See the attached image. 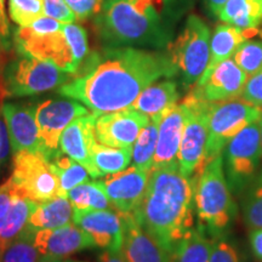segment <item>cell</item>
I'll return each mask as SVG.
<instances>
[{
	"instance_id": "19",
	"label": "cell",
	"mask_w": 262,
	"mask_h": 262,
	"mask_svg": "<svg viewBox=\"0 0 262 262\" xmlns=\"http://www.w3.org/2000/svg\"><path fill=\"white\" fill-rule=\"evenodd\" d=\"M35 245L41 256L56 258H64L85 249L95 248L90 235L74 222L62 227L37 231Z\"/></svg>"
},
{
	"instance_id": "27",
	"label": "cell",
	"mask_w": 262,
	"mask_h": 262,
	"mask_svg": "<svg viewBox=\"0 0 262 262\" xmlns=\"http://www.w3.org/2000/svg\"><path fill=\"white\" fill-rule=\"evenodd\" d=\"M91 159L96 169L98 178L119 172L130 165L133 159V147L130 148H117L95 142L91 152Z\"/></svg>"
},
{
	"instance_id": "38",
	"label": "cell",
	"mask_w": 262,
	"mask_h": 262,
	"mask_svg": "<svg viewBox=\"0 0 262 262\" xmlns=\"http://www.w3.org/2000/svg\"><path fill=\"white\" fill-rule=\"evenodd\" d=\"M209 262H239L237 249L225 238H216Z\"/></svg>"
},
{
	"instance_id": "20",
	"label": "cell",
	"mask_w": 262,
	"mask_h": 262,
	"mask_svg": "<svg viewBox=\"0 0 262 262\" xmlns=\"http://www.w3.org/2000/svg\"><path fill=\"white\" fill-rule=\"evenodd\" d=\"M122 253L127 262H173V256L139 225L133 214H122Z\"/></svg>"
},
{
	"instance_id": "8",
	"label": "cell",
	"mask_w": 262,
	"mask_h": 262,
	"mask_svg": "<svg viewBox=\"0 0 262 262\" xmlns=\"http://www.w3.org/2000/svg\"><path fill=\"white\" fill-rule=\"evenodd\" d=\"M71 75L51 62L19 55L9 62L4 71L5 96H32L56 89L70 81Z\"/></svg>"
},
{
	"instance_id": "33",
	"label": "cell",
	"mask_w": 262,
	"mask_h": 262,
	"mask_svg": "<svg viewBox=\"0 0 262 262\" xmlns=\"http://www.w3.org/2000/svg\"><path fill=\"white\" fill-rule=\"evenodd\" d=\"M243 216L249 228H262V168L247 189L243 202Z\"/></svg>"
},
{
	"instance_id": "48",
	"label": "cell",
	"mask_w": 262,
	"mask_h": 262,
	"mask_svg": "<svg viewBox=\"0 0 262 262\" xmlns=\"http://www.w3.org/2000/svg\"><path fill=\"white\" fill-rule=\"evenodd\" d=\"M66 262H79V261H66Z\"/></svg>"
},
{
	"instance_id": "31",
	"label": "cell",
	"mask_w": 262,
	"mask_h": 262,
	"mask_svg": "<svg viewBox=\"0 0 262 262\" xmlns=\"http://www.w3.org/2000/svg\"><path fill=\"white\" fill-rule=\"evenodd\" d=\"M160 119H150L146 127H143L133 146V165L142 170L153 168L157 142H158V130Z\"/></svg>"
},
{
	"instance_id": "30",
	"label": "cell",
	"mask_w": 262,
	"mask_h": 262,
	"mask_svg": "<svg viewBox=\"0 0 262 262\" xmlns=\"http://www.w3.org/2000/svg\"><path fill=\"white\" fill-rule=\"evenodd\" d=\"M67 198L78 210H106L113 208L98 181H86L75 186L67 193Z\"/></svg>"
},
{
	"instance_id": "47",
	"label": "cell",
	"mask_w": 262,
	"mask_h": 262,
	"mask_svg": "<svg viewBox=\"0 0 262 262\" xmlns=\"http://www.w3.org/2000/svg\"><path fill=\"white\" fill-rule=\"evenodd\" d=\"M258 126H260V136H261V148H262V113L260 116V119H258Z\"/></svg>"
},
{
	"instance_id": "29",
	"label": "cell",
	"mask_w": 262,
	"mask_h": 262,
	"mask_svg": "<svg viewBox=\"0 0 262 262\" xmlns=\"http://www.w3.org/2000/svg\"><path fill=\"white\" fill-rule=\"evenodd\" d=\"M52 166L58 178V195L67 196V193L80 183L89 181L91 178L89 171L84 168L77 160L72 159L71 157L58 152L51 159Z\"/></svg>"
},
{
	"instance_id": "39",
	"label": "cell",
	"mask_w": 262,
	"mask_h": 262,
	"mask_svg": "<svg viewBox=\"0 0 262 262\" xmlns=\"http://www.w3.org/2000/svg\"><path fill=\"white\" fill-rule=\"evenodd\" d=\"M66 3L77 16L78 21H84L100 14L103 5V0H66Z\"/></svg>"
},
{
	"instance_id": "45",
	"label": "cell",
	"mask_w": 262,
	"mask_h": 262,
	"mask_svg": "<svg viewBox=\"0 0 262 262\" xmlns=\"http://www.w3.org/2000/svg\"><path fill=\"white\" fill-rule=\"evenodd\" d=\"M205 2L209 10H210L212 14L217 15L219 11H220V9L228 2V0H205Z\"/></svg>"
},
{
	"instance_id": "46",
	"label": "cell",
	"mask_w": 262,
	"mask_h": 262,
	"mask_svg": "<svg viewBox=\"0 0 262 262\" xmlns=\"http://www.w3.org/2000/svg\"><path fill=\"white\" fill-rule=\"evenodd\" d=\"M38 262H62V258L50 257V256H40Z\"/></svg>"
},
{
	"instance_id": "15",
	"label": "cell",
	"mask_w": 262,
	"mask_h": 262,
	"mask_svg": "<svg viewBox=\"0 0 262 262\" xmlns=\"http://www.w3.org/2000/svg\"><path fill=\"white\" fill-rule=\"evenodd\" d=\"M248 79V74L233 58H228L216 66L192 90L208 102H226L242 96Z\"/></svg>"
},
{
	"instance_id": "11",
	"label": "cell",
	"mask_w": 262,
	"mask_h": 262,
	"mask_svg": "<svg viewBox=\"0 0 262 262\" xmlns=\"http://www.w3.org/2000/svg\"><path fill=\"white\" fill-rule=\"evenodd\" d=\"M10 178L35 203L48 202L58 195L60 183L52 162L39 152L15 153Z\"/></svg>"
},
{
	"instance_id": "12",
	"label": "cell",
	"mask_w": 262,
	"mask_h": 262,
	"mask_svg": "<svg viewBox=\"0 0 262 262\" xmlns=\"http://www.w3.org/2000/svg\"><path fill=\"white\" fill-rule=\"evenodd\" d=\"M90 113L79 101L50 98L35 106L41 155L52 159L60 150V139L66 127L78 117Z\"/></svg>"
},
{
	"instance_id": "35",
	"label": "cell",
	"mask_w": 262,
	"mask_h": 262,
	"mask_svg": "<svg viewBox=\"0 0 262 262\" xmlns=\"http://www.w3.org/2000/svg\"><path fill=\"white\" fill-rule=\"evenodd\" d=\"M233 60L248 77L262 68V40H247L234 52Z\"/></svg>"
},
{
	"instance_id": "23",
	"label": "cell",
	"mask_w": 262,
	"mask_h": 262,
	"mask_svg": "<svg viewBox=\"0 0 262 262\" xmlns=\"http://www.w3.org/2000/svg\"><path fill=\"white\" fill-rule=\"evenodd\" d=\"M35 205L17 186L14 198L0 215V253L26 228Z\"/></svg>"
},
{
	"instance_id": "7",
	"label": "cell",
	"mask_w": 262,
	"mask_h": 262,
	"mask_svg": "<svg viewBox=\"0 0 262 262\" xmlns=\"http://www.w3.org/2000/svg\"><path fill=\"white\" fill-rule=\"evenodd\" d=\"M224 170L232 193L247 191L261 169V136L258 120L249 124L224 149Z\"/></svg>"
},
{
	"instance_id": "4",
	"label": "cell",
	"mask_w": 262,
	"mask_h": 262,
	"mask_svg": "<svg viewBox=\"0 0 262 262\" xmlns=\"http://www.w3.org/2000/svg\"><path fill=\"white\" fill-rule=\"evenodd\" d=\"M12 37L18 55L51 62L68 74L77 73L89 54L88 33L77 24H64L58 31L48 33L26 26L16 29Z\"/></svg>"
},
{
	"instance_id": "34",
	"label": "cell",
	"mask_w": 262,
	"mask_h": 262,
	"mask_svg": "<svg viewBox=\"0 0 262 262\" xmlns=\"http://www.w3.org/2000/svg\"><path fill=\"white\" fill-rule=\"evenodd\" d=\"M9 15L19 27L32 25L44 16V0H9Z\"/></svg>"
},
{
	"instance_id": "37",
	"label": "cell",
	"mask_w": 262,
	"mask_h": 262,
	"mask_svg": "<svg viewBox=\"0 0 262 262\" xmlns=\"http://www.w3.org/2000/svg\"><path fill=\"white\" fill-rule=\"evenodd\" d=\"M44 15L62 24H75L78 21L66 0H44Z\"/></svg>"
},
{
	"instance_id": "2",
	"label": "cell",
	"mask_w": 262,
	"mask_h": 262,
	"mask_svg": "<svg viewBox=\"0 0 262 262\" xmlns=\"http://www.w3.org/2000/svg\"><path fill=\"white\" fill-rule=\"evenodd\" d=\"M194 182L182 175L179 164L153 166L139 208V225L173 256L180 242L194 224Z\"/></svg>"
},
{
	"instance_id": "42",
	"label": "cell",
	"mask_w": 262,
	"mask_h": 262,
	"mask_svg": "<svg viewBox=\"0 0 262 262\" xmlns=\"http://www.w3.org/2000/svg\"><path fill=\"white\" fill-rule=\"evenodd\" d=\"M10 149H11V145H10L8 127H6L4 117H3L2 111H0V166L4 164L6 158H8Z\"/></svg>"
},
{
	"instance_id": "40",
	"label": "cell",
	"mask_w": 262,
	"mask_h": 262,
	"mask_svg": "<svg viewBox=\"0 0 262 262\" xmlns=\"http://www.w3.org/2000/svg\"><path fill=\"white\" fill-rule=\"evenodd\" d=\"M241 98L245 102L262 108V68L249 77Z\"/></svg>"
},
{
	"instance_id": "32",
	"label": "cell",
	"mask_w": 262,
	"mask_h": 262,
	"mask_svg": "<svg viewBox=\"0 0 262 262\" xmlns=\"http://www.w3.org/2000/svg\"><path fill=\"white\" fill-rule=\"evenodd\" d=\"M37 229L27 225L24 231L10 243L2 253L0 262H38L40 258L35 245Z\"/></svg>"
},
{
	"instance_id": "3",
	"label": "cell",
	"mask_w": 262,
	"mask_h": 262,
	"mask_svg": "<svg viewBox=\"0 0 262 262\" xmlns=\"http://www.w3.org/2000/svg\"><path fill=\"white\" fill-rule=\"evenodd\" d=\"M171 0H107L96 19L102 40L113 47L168 42L163 16Z\"/></svg>"
},
{
	"instance_id": "14",
	"label": "cell",
	"mask_w": 262,
	"mask_h": 262,
	"mask_svg": "<svg viewBox=\"0 0 262 262\" xmlns=\"http://www.w3.org/2000/svg\"><path fill=\"white\" fill-rule=\"evenodd\" d=\"M150 170L135 165L119 172L110 173L100 180L101 188L106 193L113 209L120 214H133L145 195Z\"/></svg>"
},
{
	"instance_id": "6",
	"label": "cell",
	"mask_w": 262,
	"mask_h": 262,
	"mask_svg": "<svg viewBox=\"0 0 262 262\" xmlns=\"http://www.w3.org/2000/svg\"><path fill=\"white\" fill-rule=\"evenodd\" d=\"M210 29L196 15L188 16L181 33L169 44L168 55L181 74L183 86L193 89L210 61Z\"/></svg>"
},
{
	"instance_id": "9",
	"label": "cell",
	"mask_w": 262,
	"mask_h": 262,
	"mask_svg": "<svg viewBox=\"0 0 262 262\" xmlns=\"http://www.w3.org/2000/svg\"><path fill=\"white\" fill-rule=\"evenodd\" d=\"M261 113L262 108L239 98L212 103L209 117L208 141L199 171H202L206 164L214 160L216 157L221 156L229 141L237 136L244 127L257 122Z\"/></svg>"
},
{
	"instance_id": "36",
	"label": "cell",
	"mask_w": 262,
	"mask_h": 262,
	"mask_svg": "<svg viewBox=\"0 0 262 262\" xmlns=\"http://www.w3.org/2000/svg\"><path fill=\"white\" fill-rule=\"evenodd\" d=\"M12 44H14V37H11V28L5 11V3L4 0H0V94L2 96H5L3 75L6 66L12 60Z\"/></svg>"
},
{
	"instance_id": "28",
	"label": "cell",
	"mask_w": 262,
	"mask_h": 262,
	"mask_svg": "<svg viewBox=\"0 0 262 262\" xmlns=\"http://www.w3.org/2000/svg\"><path fill=\"white\" fill-rule=\"evenodd\" d=\"M212 245L214 239L193 228L175 249L173 262H209Z\"/></svg>"
},
{
	"instance_id": "41",
	"label": "cell",
	"mask_w": 262,
	"mask_h": 262,
	"mask_svg": "<svg viewBox=\"0 0 262 262\" xmlns=\"http://www.w3.org/2000/svg\"><path fill=\"white\" fill-rule=\"evenodd\" d=\"M16 192H17V185L12 181L11 178H9L3 185H0V215L12 201Z\"/></svg>"
},
{
	"instance_id": "10",
	"label": "cell",
	"mask_w": 262,
	"mask_h": 262,
	"mask_svg": "<svg viewBox=\"0 0 262 262\" xmlns=\"http://www.w3.org/2000/svg\"><path fill=\"white\" fill-rule=\"evenodd\" d=\"M187 110L185 129L178 155L179 169L182 175L192 179L201 170L209 134L211 102L203 100L191 90L182 100Z\"/></svg>"
},
{
	"instance_id": "16",
	"label": "cell",
	"mask_w": 262,
	"mask_h": 262,
	"mask_svg": "<svg viewBox=\"0 0 262 262\" xmlns=\"http://www.w3.org/2000/svg\"><path fill=\"white\" fill-rule=\"evenodd\" d=\"M73 222L93 239L95 248L104 250H122L123 217L112 209L78 210L74 209Z\"/></svg>"
},
{
	"instance_id": "44",
	"label": "cell",
	"mask_w": 262,
	"mask_h": 262,
	"mask_svg": "<svg viewBox=\"0 0 262 262\" xmlns=\"http://www.w3.org/2000/svg\"><path fill=\"white\" fill-rule=\"evenodd\" d=\"M100 262H127L122 250H104L100 255Z\"/></svg>"
},
{
	"instance_id": "49",
	"label": "cell",
	"mask_w": 262,
	"mask_h": 262,
	"mask_svg": "<svg viewBox=\"0 0 262 262\" xmlns=\"http://www.w3.org/2000/svg\"><path fill=\"white\" fill-rule=\"evenodd\" d=\"M0 256H2V253H0Z\"/></svg>"
},
{
	"instance_id": "26",
	"label": "cell",
	"mask_w": 262,
	"mask_h": 262,
	"mask_svg": "<svg viewBox=\"0 0 262 262\" xmlns=\"http://www.w3.org/2000/svg\"><path fill=\"white\" fill-rule=\"evenodd\" d=\"M217 16L235 27L258 28L262 24V0H228Z\"/></svg>"
},
{
	"instance_id": "18",
	"label": "cell",
	"mask_w": 262,
	"mask_h": 262,
	"mask_svg": "<svg viewBox=\"0 0 262 262\" xmlns=\"http://www.w3.org/2000/svg\"><path fill=\"white\" fill-rule=\"evenodd\" d=\"M98 114L100 113L91 111L85 116L78 117L66 127L60 139L61 152L81 164L89 171L93 179H98L96 169L91 159L93 147L96 142L95 123H96Z\"/></svg>"
},
{
	"instance_id": "13",
	"label": "cell",
	"mask_w": 262,
	"mask_h": 262,
	"mask_svg": "<svg viewBox=\"0 0 262 262\" xmlns=\"http://www.w3.org/2000/svg\"><path fill=\"white\" fill-rule=\"evenodd\" d=\"M149 122V117L130 107L114 112L100 113L95 123V137L97 142L102 145L130 148Z\"/></svg>"
},
{
	"instance_id": "24",
	"label": "cell",
	"mask_w": 262,
	"mask_h": 262,
	"mask_svg": "<svg viewBox=\"0 0 262 262\" xmlns=\"http://www.w3.org/2000/svg\"><path fill=\"white\" fill-rule=\"evenodd\" d=\"M180 93L173 80L156 81L141 93L130 108L146 114L150 119H162L163 114L178 104Z\"/></svg>"
},
{
	"instance_id": "43",
	"label": "cell",
	"mask_w": 262,
	"mask_h": 262,
	"mask_svg": "<svg viewBox=\"0 0 262 262\" xmlns=\"http://www.w3.org/2000/svg\"><path fill=\"white\" fill-rule=\"evenodd\" d=\"M249 242L255 258L262 262V228L251 229L249 234Z\"/></svg>"
},
{
	"instance_id": "25",
	"label": "cell",
	"mask_w": 262,
	"mask_h": 262,
	"mask_svg": "<svg viewBox=\"0 0 262 262\" xmlns=\"http://www.w3.org/2000/svg\"><path fill=\"white\" fill-rule=\"evenodd\" d=\"M74 206L67 196H55L50 201L37 203L28 225L37 231L57 228L73 222Z\"/></svg>"
},
{
	"instance_id": "21",
	"label": "cell",
	"mask_w": 262,
	"mask_h": 262,
	"mask_svg": "<svg viewBox=\"0 0 262 262\" xmlns=\"http://www.w3.org/2000/svg\"><path fill=\"white\" fill-rule=\"evenodd\" d=\"M187 110L182 102L163 114L159 123L158 142L153 166H164L178 163V155L185 129Z\"/></svg>"
},
{
	"instance_id": "1",
	"label": "cell",
	"mask_w": 262,
	"mask_h": 262,
	"mask_svg": "<svg viewBox=\"0 0 262 262\" xmlns=\"http://www.w3.org/2000/svg\"><path fill=\"white\" fill-rule=\"evenodd\" d=\"M176 74L168 54L111 47L94 54L80 73L58 88V94L93 112L108 113L129 108L150 84Z\"/></svg>"
},
{
	"instance_id": "17",
	"label": "cell",
	"mask_w": 262,
	"mask_h": 262,
	"mask_svg": "<svg viewBox=\"0 0 262 262\" xmlns=\"http://www.w3.org/2000/svg\"><path fill=\"white\" fill-rule=\"evenodd\" d=\"M0 111L8 127L12 155L21 150L41 153L35 106L4 102Z\"/></svg>"
},
{
	"instance_id": "22",
	"label": "cell",
	"mask_w": 262,
	"mask_h": 262,
	"mask_svg": "<svg viewBox=\"0 0 262 262\" xmlns=\"http://www.w3.org/2000/svg\"><path fill=\"white\" fill-rule=\"evenodd\" d=\"M261 34L262 31L258 28H239L225 22L216 26L210 40V61L201 79L209 75L219 63L233 57L234 52L244 41Z\"/></svg>"
},
{
	"instance_id": "5",
	"label": "cell",
	"mask_w": 262,
	"mask_h": 262,
	"mask_svg": "<svg viewBox=\"0 0 262 262\" xmlns=\"http://www.w3.org/2000/svg\"><path fill=\"white\" fill-rule=\"evenodd\" d=\"M192 180L198 229L212 239L222 237L237 215V206L226 180L222 155L206 164Z\"/></svg>"
}]
</instances>
